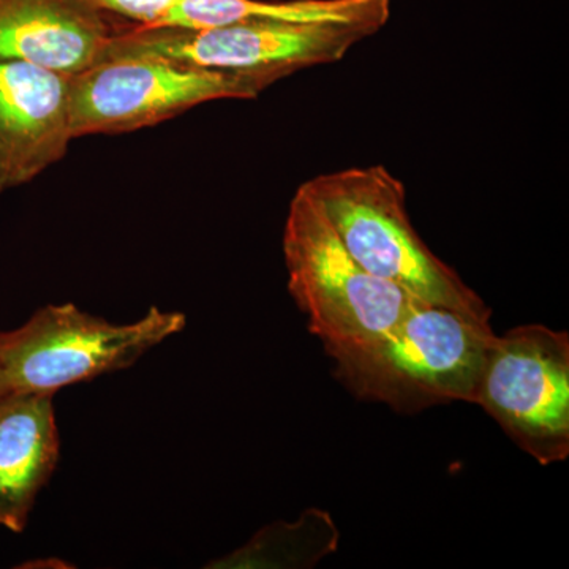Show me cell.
Segmentation results:
<instances>
[{
    "mask_svg": "<svg viewBox=\"0 0 569 569\" xmlns=\"http://www.w3.org/2000/svg\"><path fill=\"white\" fill-rule=\"evenodd\" d=\"M340 533L328 511L312 508L295 522L264 527L241 549L209 568H313L339 549Z\"/></svg>",
    "mask_w": 569,
    "mask_h": 569,
    "instance_id": "8fae6325",
    "label": "cell"
},
{
    "mask_svg": "<svg viewBox=\"0 0 569 569\" xmlns=\"http://www.w3.org/2000/svg\"><path fill=\"white\" fill-rule=\"evenodd\" d=\"M186 328L181 312L152 307L141 320L114 325L73 305L41 307L13 331L0 332L3 392L59 389L132 367Z\"/></svg>",
    "mask_w": 569,
    "mask_h": 569,
    "instance_id": "5b68a950",
    "label": "cell"
},
{
    "mask_svg": "<svg viewBox=\"0 0 569 569\" xmlns=\"http://www.w3.org/2000/svg\"><path fill=\"white\" fill-rule=\"evenodd\" d=\"M52 395L0 396V529L21 533L61 456Z\"/></svg>",
    "mask_w": 569,
    "mask_h": 569,
    "instance_id": "30bf717a",
    "label": "cell"
},
{
    "mask_svg": "<svg viewBox=\"0 0 569 569\" xmlns=\"http://www.w3.org/2000/svg\"><path fill=\"white\" fill-rule=\"evenodd\" d=\"M302 186L370 274L432 305L490 318L485 301L419 238L408 217L406 187L387 168H347Z\"/></svg>",
    "mask_w": 569,
    "mask_h": 569,
    "instance_id": "7a4b0ae2",
    "label": "cell"
},
{
    "mask_svg": "<svg viewBox=\"0 0 569 569\" xmlns=\"http://www.w3.org/2000/svg\"><path fill=\"white\" fill-rule=\"evenodd\" d=\"M377 32L372 26L359 22L280 18H257L203 29L127 26L112 33L99 62L159 58L241 74L266 91L296 71L342 61L356 44Z\"/></svg>",
    "mask_w": 569,
    "mask_h": 569,
    "instance_id": "3957f363",
    "label": "cell"
},
{
    "mask_svg": "<svg viewBox=\"0 0 569 569\" xmlns=\"http://www.w3.org/2000/svg\"><path fill=\"white\" fill-rule=\"evenodd\" d=\"M116 31L93 0H0V59L74 77L99 62Z\"/></svg>",
    "mask_w": 569,
    "mask_h": 569,
    "instance_id": "9c48e42d",
    "label": "cell"
},
{
    "mask_svg": "<svg viewBox=\"0 0 569 569\" xmlns=\"http://www.w3.org/2000/svg\"><path fill=\"white\" fill-rule=\"evenodd\" d=\"M496 332L490 318L432 305L415 296L406 316L383 336L331 356L336 373L361 399L397 413L440 403H473Z\"/></svg>",
    "mask_w": 569,
    "mask_h": 569,
    "instance_id": "6da1fadb",
    "label": "cell"
},
{
    "mask_svg": "<svg viewBox=\"0 0 569 569\" xmlns=\"http://www.w3.org/2000/svg\"><path fill=\"white\" fill-rule=\"evenodd\" d=\"M261 92L241 74L159 58L99 62L70 78L71 137L138 132L213 100H253Z\"/></svg>",
    "mask_w": 569,
    "mask_h": 569,
    "instance_id": "52a82bcc",
    "label": "cell"
},
{
    "mask_svg": "<svg viewBox=\"0 0 569 569\" xmlns=\"http://www.w3.org/2000/svg\"><path fill=\"white\" fill-rule=\"evenodd\" d=\"M288 290L309 329L335 356L383 336L399 323L413 295L370 274L347 252L323 209L296 190L283 228Z\"/></svg>",
    "mask_w": 569,
    "mask_h": 569,
    "instance_id": "277c9868",
    "label": "cell"
},
{
    "mask_svg": "<svg viewBox=\"0 0 569 569\" xmlns=\"http://www.w3.org/2000/svg\"><path fill=\"white\" fill-rule=\"evenodd\" d=\"M183 0H93L110 17H121L141 28L163 26Z\"/></svg>",
    "mask_w": 569,
    "mask_h": 569,
    "instance_id": "7c38bea8",
    "label": "cell"
},
{
    "mask_svg": "<svg viewBox=\"0 0 569 569\" xmlns=\"http://www.w3.org/2000/svg\"><path fill=\"white\" fill-rule=\"evenodd\" d=\"M473 403L541 466L569 455V337L545 325L497 336Z\"/></svg>",
    "mask_w": 569,
    "mask_h": 569,
    "instance_id": "8992f818",
    "label": "cell"
},
{
    "mask_svg": "<svg viewBox=\"0 0 569 569\" xmlns=\"http://www.w3.org/2000/svg\"><path fill=\"white\" fill-rule=\"evenodd\" d=\"M3 395H6V392H3L2 383H0V396H3Z\"/></svg>",
    "mask_w": 569,
    "mask_h": 569,
    "instance_id": "4fadbf2b",
    "label": "cell"
},
{
    "mask_svg": "<svg viewBox=\"0 0 569 569\" xmlns=\"http://www.w3.org/2000/svg\"><path fill=\"white\" fill-rule=\"evenodd\" d=\"M70 78L0 59V193L36 181L69 152Z\"/></svg>",
    "mask_w": 569,
    "mask_h": 569,
    "instance_id": "ba28073f",
    "label": "cell"
}]
</instances>
